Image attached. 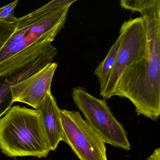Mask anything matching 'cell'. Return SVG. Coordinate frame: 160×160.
I'll list each match as a JSON object with an SVG mask.
<instances>
[{
	"instance_id": "obj_1",
	"label": "cell",
	"mask_w": 160,
	"mask_h": 160,
	"mask_svg": "<svg viewBox=\"0 0 160 160\" xmlns=\"http://www.w3.org/2000/svg\"><path fill=\"white\" fill-rule=\"evenodd\" d=\"M141 13L146 32V50L124 71L113 96L128 99L138 116L157 121L160 115V0Z\"/></svg>"
},
{
	"instance_id": "obj_2",
	"label": "cell",
	"mask_w": 160,
	"mask_h": 160,
	"mask_svg": "<svg viewBox=\"0 0 160 160\" xmlns=\"http://www.w3.org/2000/svg\"><path fill=\"white\" fill-rule=\"evenodd\" d=\"M0 149L11 158L48 156L50 150L37 110L9 108L0 119Z\"/></svg>"
},
{
	"instance_id": "obj_3",
	"label": "cell",
	"mask_w": 160,
	"mask_h": 160,
	"mask_svg": "<svg viewBox=\"0 0 160 160\" xmlns=\"http://www.w3.org/2000/svg\"><path fill=\"white\" fill-rule=\"evenodd\" d=\"M72 97L85 121L105 143L130 150L126 132L114 116L105 99L95 98L81 87L74 88Z\"/></svg>"
},
{
	"instance_id": "obj_4",
	"label": "cell",
	"mask_w": 160,
	"mask_h": 160,
	"mask_svg": "<svg viewBox=\"0 0 160 160\" xmlns=\"http://www.w3.org/2000/svg\"><path fill=\"white\" fill-rule=\"evenodd\" d=\"M70 5L34 21L16 24L14 31L0 50V64L42 41H53L64 27Z\"/></svg>"
},
{
	"instance_id": "obj_5",
	"label": "cell",
	"mask_w": 160,
	"mask_h": 160,
	"mask_svg": "<svg viewBox=\"0 0 160 160\" xmlns=\"http://www.w3.org/2000/svg\"><path fill=\"white\" fill-rule=\"evenodd\" d=\"M57 52L54 47L39 54L33 49H28L0 64V119L13 103L11 86L51 63Z\"/></svg>"
},
{
	"instance_id": "obj_6",
	"label": "cell",
	"mask_w": 160,
	"mask_h": 160,
	"mask_svg": "<svg viewBox=\"0 0 160 160\" xmlns=\"http://www.w3.org/2000/svg\"><path fill=\"white\" fill-rule=\"evenodd\" d=\"M62 141L80 160H108L105 143L79 112L60 110Z\"/></svg>"
},
{
	"instance_id": "obj_7",
	"label": "cell",
	"mask_w": 160,
	"mask_h": 160,
	"mask_svg": "<svg viewBox=\"0 0 160 160\" xmlns=\"http://www.w3.org/2000/svg\"><path fill=\"white\" fill-rule=\"evenodd\" d=\"M121 43L110 79L101 97L109 99L124 71L133 62L141 59L147 48L146 32L142 17L125 22L121 26Z\"/></svg>"
},
{
	"instance_id": "obj_8",
	"label": "cell",
	"mask_w": 160,
	"mask_h": 160,
	"mask_svg": "<svg viewBox=\"0 0 160 160\" xmlns=\"http://www.w3.org/2000/svg\"><path fill=\"white\" fill-rule=\"evenodd\" d=\"M57 64L51 62L26 79L10 87L13 102H23L36 110L48 93Z\"/></svg>"
},
{
	"instance_id": "obj_9",
	"label": "cell",
	"mask_w": 160,
	"mask_h": 160,
	"mask_svg": "<svg viewBox=\"0 0 160 160\" xmlns=\"http://www.w3.org/2000/svg\"><path fill=\"white\" fill-rule=\"evenodd\" d=\"M40 114L41 123L50 151H54L62 141V128L60 109L51 93H48L36 109Z\"/></svg>"
},
{
	"instance_id": "obj_10",
	"label": "cell",
	"mask_w": 160,
	"mask_h": 160,
	"mask_svg": "<svg viewBox=\"0 0 160 160\" xmlns=\"http://www.w3.org/2000/svg\"><path fill=\"white\" fill-rule=\"evenodd\" d=\"M121 39V36L119 35L111 47L105 59L98 65L94 72L95 75L97 77L100 83L101 96L106 88L114 67L120 48Z\"/></svg>"
},
{
	"instance_id": "obj_11",
	"label": "cell",
	"mask_w": 160,
	"mask_h": 160,
	"mask_svg": "<svg viewBox=\"0 0 160 160\" xmlns=\"http://www.w3.org/2000/svg\"><path fill=\"white\" fill-rule=\"evenodd\" d=\"M77 1L78 0H52L34 12L18 18L17 24L27 22L34 21L66 6L71 5Z\"/></svg>"
},
{
	"instance_id": "obj_12",
	"label": "cell",
	"mask_w": 160,
	"mask_h": 160,
	"mask_svg": "<svg viewBox=\"0 0 160 160\" xmlns=\"http://www.w3.org/2000/svg\"><path fill=\"white\" fill-rule=\"evenodd\" d=\"M158 0H120L123 8L132 11L141 12L151 8Z\"/></svg>"
},
{
	"instance_id": "obj_13",
	"label": "cell",
	"mask_w": 160,
	"mask_h": 160,
	"mask_svg": "<svg viewBox=\"0 0 160 160\" xmlns=\"http://www.w3.org/2000/svg\"><path fill=\"white\" fill-rule=\"evenodd\" d=\"M19 0H15L5 6L0 8V22H17L18 18L14 16L15 8Z\"/></svg>"
},
{
	"instance_id": "obj_14",
	"label": "cell",
	"mask_w": 160,
	"mask_h": 160,
	"mask_svg": "<svg viewBox=\"0 0 160 160\" xmlns=\"http://www.w3.org/2000/svg\"><path fill=\"white\" fill-rule=\"evenodd\" d=\"M17 23L0 22V50L14 32Z\"/></svg>"
},
{
	"instance_id": "obj_15",
	"label": "cell",
	"mask_w": 160,
	"mask_h": 160,
	"mask_svg": "<svg viewBox=\"0 0 160 160\" xmlns=\"http://www.w3.org/2000/svg\"><path fill=\"white\" fill-rule=\"evenodd\" d=\"M147 160H160V148L155 149L152 155Z\"/></svg>"
}]
</instances>
